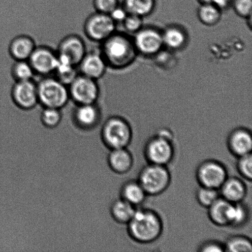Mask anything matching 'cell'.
I'll return each instance as SVG.
<instances>
[{
  "label": "cell",
  "instance_id": "d590c367",
  "mask_svg": "<svg viewBox=\"0 0 252 252\" xmlns=\"http://www.w3.org/2000/svg\"><path fill=\"white\" fill-rule=\"evenodd\" d=\"M127 12H126L123 6H118L113 10L109 14L112 19L116 22V24L122 23L125 21L126 17L127 16Z\"/></svg>",
  "mask_w": 252,
  "mask_h": 252
},
{
  "label": "cell",
  "instance_id": "7c38bea8",
  "mask_svg": "<svg viewBox=\"0 0 252 252\" xmlns=\"http://www.w3.org/2000/svg\"><path fill=\"white\" fill-rule=\"evenodd\" d=\"M71 120L73 124L84 130L100 129L102 125V114L97 103L76 105Z\"/></svg>",
  "mask_w": 252,
  "mask_h": 252
},
{
  "label": "cell",
  "instance_id": "d6986e66",
  "mask_svg": "<svg viewBox=\"0 0 252 252\" xmlns=\"http://www.w3.org/2000/svg\"><path fill=\"white\" fill-rule=\"evenodd\" d=\"M108 164L116 174L124 175L132 169L133 158L127 148L111 150L108 155Z\"/></svg>",
  "mask_w": 252,
  "mask_h": 252
},
{
  "label": "cell",
  "instance_id": "277c9868",
  "mask_svg": "<svg viewBox=\"0 0 252 252\" xmlns=\"http://www.w3.org/2000/svg\"><path fill=\"white\" fill-rule=\"evenodd\" d=\"M36 84L39 103L43 108L62 110L70 100L68 86L56 77L44 76Z\"/></svg>",
  "mask_w": 252,
  "mask_h": 252
},
{
  "label": "cell",
  "instance_id": "3957f363",
  "mask_svg": "<svg viewBox=\"0 0 252 252\" xmlns=\"http://www.w3.org/2000/svg\"><path fill=\"white\" fill-rule=\"evenodd\" d=\"M101 135L103 143L110 150L126 148L132 141V130L124 118L112 116L103 122Z\"/></svg>",
  "mask_w": 252,
  "mask_h": 252
},
{
  "label": "cell",
  "instance_id": "1f68e13d",
  "mask_svg": "<svg viewBox=\"0 0 252 252\" xmlns=\"http://www.w3.org/2000/svg\"><path fill=\"white\" fill-rule=\"evenodd\" d=\"M122 24L128 33L135 34L143 27V17L128 14Z\"/></svg>",
  "mask_w": 252,
  "mask_h": 252
},
{
  "label": "cell",
  "instance_id": "83f0119b",
  "mask_svg": "<svg viewBox=\"0 0 252 252\" xmlns=\"http://www.w3.org/2000/svg\"><path fill=\"white\" fill-rule=\"evenodd\" d=\"M225 252H252L251 239L243 236H234L229 238L224 244Z\"/></svg>",
  "mask_w": 252,
  "mask_h": 252
},
{
  "label": "cell",
  "instance_id": "484cf974",
  "mask_svg": "<svg viewBox=\"0 0 252 252\" xmlns=\"http://www.w3.org/2000/svg\"><path fill=\"white\" fill-rule=\"evenodd\" d=\"M11 76L15 81L33 80L35 73L28 61H16L12 65Z\"/></svg>",
  "mask_w": 252,
  "mask_h": 252
},
{
  "label": "cell",
  "instance_id": "9a60e30c",
  "mask_svg": "<svg viewBox=\"0 0 252 252\" xmlns=\"http://www.w3.org/2000/svg\"><path fill=\"white\" fill-rule=\"evenodd\" d=\"M78 67L81 75L97 81L104 76L108 65L100 51H91L86 53Z\"/></svg>",
  "mask_w": 252,
  "mask_h": 252
},
{
  "label": "cell",
  "instance_id": "603a6c76",
  "mask_svg": "<svg viewBox=\"0 0 252 252\" xmlns=\"http://www.w3.org/2000/svg\"><path fill=\"white\" fill-rule=\"evenodd\" d=\"M136 209V207L119 197L113 202L110 213L118 224H127L132 219Z\"/></svg>",
  "mask_w": 252,
  "mask_h": 252
},
{
  "label": "cell",
  "instance_id": "5b68a950",
  "mask_svg": "<svg viewBox=\"0 0 252 252\" xmlns=\"http://www.w3.org/2000/svg\"><path fill=\"white\" fill-rule=\"evenodd\" d=\"M137 181L148 196H158L169 187L171 175L167 166L148 163L141 170Z\"/></svg>",
  "mask_w": 252,
  "mask_h": 252
},
{
  "label": "cell",
  "instance_id": "836d02e7",
  "mask_svg": "<svg viewBox=\"0 0 252 252\" xmlns=\"http://www.w3.org/2000/svg\"><path fill=\"white\" fill-rule=\"evenodd\" d=\"M95 11L101 13L110 14L120 5L119 0H93Z\"/></svg>",
  "mask_w": 252,
  "mask_h": 252
},
{
  "label": "cell",
  "instance_id": "30bf717a",
  "mask_svg": "<svg viewBox=\"0 0 252 252\" xmlns=\"http://www.w3.org/2000/svg\"><path fill=\"white\" fill-rule=\"evenodd\" d=\"M132 39L137 53L144 56L154 57L164 47L162 32L155 27H143Z\"/></svg>",
  "mask_w": 252,
  "mask_h": 252
},
{
  "label": "cell",
  "instance_id": "9c48e42d",
  "mask_svg": "<svg viewBox=\"0 0 252 252\" xmlns=\"http://www.w3.org/2000/svg\"><path fill=\"white\" fill-rule=\"evenodd\" d=\"M228 177L226 168L217 160H206L196 170V179L200 186L210 189L219 190Z\"/></svg>",
  "mask_w": 252,
  "mask_h": 252
},
{
  "label": "cell",
  "instance_id": "ba28073f",
  "mask_svg": "<svg viewBox=\"0 0 252 252\" xmlns=\"http://www.w3.org/2000/svg\"><path fill=\"white\" fill-rule=\"evenodd\" d=\"M144 154L150 164L167 166L174 157L172 140L155 134L146 143Z\"/></svg>",
  "mask_w": 252,
  "mask_h": 252
},
{
  "label": "cell",
  "instance_id": "52a82bcc",
  "mask_svg": "<svg viewBox=\"0 0 252 252\" xmlns=\"http://www.w3.org/2000/svg\"><path fill=\"white\" fill-rule=\"evenodd\" d=\"M117 27L109 14L95 11L86 19L84 32L91 40L101 43L117 32Z\"/></svg>",
  "mask_w": 252,
  "mask_h": 252
},
{
  "label": "cell",
  "instance_id": "4dcf8cb0",
  "mask_svg": "<svg viewBox=\"0 0 252 252\" xmlns=\"http://www.w3.org/2000/svg\"><path fill=\"white\" fill-rule=\"evenodd\" d=\"M237 169L244 179L251 181L252 178V153L238 158V160L237 162Z\"/></svg>",
  "mask_w": 252,
  "mask_h": 252
},
{
  "label": "cell",
  "instance_id": "e0dca14e",
  "mask_svg": "<svg viewBox=\"0 0 252 252\" xmlns=\"http://www.w3.org/2000/svg\"><path fill=\"white\" fill-rule=\"evenodd\" d=\"M219 190L222 198L233 204L243 202L248 192L246 184L236 177L227 178Z\"/></svg>",
  "mask_w": 252,
  "mask_h": 252
},
{
  "label": "cell",
  "instance_id": "44dd1931",
  "mask_svg": "<svg viewBox=\"0 0 252 252\" xmlns=\"http://www.w3.org/2000/svg\"><path fill=\"white\" fill-rule=\"evenodd\" d=\"M232 204L220 197L207 208L208 216L212 223L219 226H229Z\"/></svg>",
  "mask_w": 252,
  "mask_h": 252
},
{
  "label": "cell",
  "instance_id": "d4e9b609",
  "mask_svg": "<svg viewBox=\"0 0 252 252\" xmlns=\"http://www.w3.org/2000/svg\"><path fill=\"white\" fill-rule=\"evenodd\" d=\"M197 17L205 26H214L221 20V10L213 4H201L197 10Z\"/></svg>",
  "mask_w": 252,
  "mask_h": 252
},
{
  "label": "cell",
  "instance_id": "7a4b0ae2",
  "mask_svg": "<svg viewBox=\"0 0 252 252\" xmlns=\"http://www.w3.org/2000/svg\"><path fill=\"white\" fill-rule=\"evenodd\" d=\"M131 238L140 244L154 243L161 236L163 223L157 212L150 209H136L134 215L127 224Z\"/></svg>",
  "mask_w": 252,
  "mask_h": 252
},
{
  "label": "cell",
  "instance_id": "5bb4252c",
  "mask_svg": "<svg viewBox=\"0 0 252 252\" xmlns=\"http://www.w3.org/2000/svg\"><path fill=\"white\" fill-rule=\"evenodd\" d=\"M87 53L85 42L80 36L69 34L62 39L57 53L67 58L78 67L80 62Z\"/></svg>",
  "mask_w": 252,
  "mask_h": 252
},
{
  "label": "cell",
  "instance_id": "6da1fadb",
  "mask_svg": "<svg viewBox=\"0 0 252 252\" xmlns=\"http://www.w3.org/2000/svg\"><path fill=\"white\" fill-rule=\"evenodd\" d=\"M100 52L108 67L115 70L130 66L138 54L133 39L127 34L117 32L101 43Z\"/></svg>",
  "mask_w": 252,
  "mask_h": 252
},
{
  "label": "cell",
  "instance_id": "d6a6232c",
  "mask_svg": "<svg viewBox=\"0 0 252 252\" xmlns=\"http://www.w3.org/2000/svg\"><path fill=\"white\" fill-rule=\"evenodd\" d=\"M233 9L239 16L248 19L252 17V0H233Z\"/></svg>",
  "mask_w": 252,
  "mask_h": 252
},
{
  "label": "cell",
  "instance_id": "74e56055",
  "mask_svg": "<svg viewBox=\"0 0 252 252\" xmlns=\"http://www.w3.org/2000/svg\"><path fill=\"white\" fill-rule=\"evenodd\" d=\"M157 134L170 140H172L173 138H174L172 132L169 129H168V128H162V129H159L158 131Z\"/></svg>",
  "mask_w": 252,
  "mask_h": 252
},
{
  "label": "cell",
  "instance_id": "4fadbf2b",
  "mask_svg": "<svg viewBox=\"0 0 252 252\" xmlns=\"http://www.w3.org/2000/svg\"><path fill=\"white\" fill-rule=\"evenodd\" d=\"M34 73L48 76L55 72L58 63V53L47 46H36L28 60Z\"/></svg>",
  "mask_w": 252,
  "mask_h": 252
},
{
  "label": "cell",
  "instance_id": "2e32d148",
  "mask_svg": "<svg viewBox=\"0 0 252 252\" xmlns=\"http://www.w3.org/2000/svg\"><path fill=\"white\" fill-rule=\"evenodd\" d=\"M227 144L229 150L237 158L251 154L252 137L251 131L244 127L236 128L229 135Z\"/></svg>",
  "mask_w": 252,
  "mask_h": 252
},
{
  "label": "cell",
  "instance_id": "f1b7e54d",
  "mask_svg": "<svg viewBox=\"0 0 252 252\" xmlns=\"http://www.w3.org/2000/svg\"><path fill=\"white\" fill-rule=\"evenodd\" d=\"M248 208L243 202L232 204L229 226L239 227L247 223L249 219Z\"/></svg>",
  "mask_w": 252,
  "mask_h": 252
},
{
  "label": "cell",
  "instance_id": "8992f818",
  "mask_svg": "<svg viewBox=\"0 0 252 252\" xmlns=\"http://www.w3.org/2000/svg\"><path fill=\"white\" fill-rule=\"evenodd\" d=\"M70 100L76 105L95 104L100 95L97 81L79 73L68 86Z\"/></svg>",
  "mask_w": 252,
  "mask_h": 252
},
{
  "label": "cell",
  "instance_id": "8d00e7d4",
  "mask_svg": "<svg viewBox=\"0 0 252 252\" xmlns=\"http://www.w3.org/2000/svg\"><path fill=\"white\" fill-rule=\"evenodd\" d=\"M201 4L211 3L216 5L219 9H226L230 4L228 0H197Z\"/></svg>",
  "mask_w": 252,
  "mask_h": 252
},
{
  "label": "cell",
  "instance_id": "4316f807",
  "mask_svg": "<svg viewBox=\"0 0 252 252\" xmlns=\"http://www.w3.org/2000/svg\"><path fill=\"white\" fill-rule=\"evenodd\" d=\"M63 115L62 110L54 108H43L39 120L41 124L46 127L56 128L63 122Z\"/></svg>",
  "mask_w": 252,
  "mask_h": 252
},
{
  "label": "cell",
  "instance_id": "f546056e",
  "mask_svg": "<svg viewBox=\"0 0 252 252\" xmlns=\"http://www.w3.org/2000/svg\"><path fill=\"white\" fill-rule=\"evenodd\" d=\"M220 197L219 190L210 189V188L201 187L197 189L196 199L198 203L202 207L209 208Z\"/></svg>",
  "mask_w": 252,
  "mask_h": 252
},
{
  "label": "cell",
  "instance_id": "cb8c5ba5",
  "mask_svg": "<svg viewBox=\"0 0 252 252\" xmlns=\"http://www.w3.org/2000/svg\"><path fill=\"white\" fill-rule=\"evenodd\" d=\"M157 5V0H123V7L128 14L142 17L152 13Z\"/></svg>",
  "mask_w": 252,
  "mask_h": 252
},
{
  "label": "cell",
  "instance_id": "7402d4cb",
  "mask_svg": "<svg viewBox=\"0 0 252 252\" xmlns=\"http://www.w3.org/2000/svg\"><path fill=\"white\" fill-rule=\"evenodd\" d=\"M120 196L135 207L144 202L148 195L138 181L130 180L125 183L120 189Z\"/></svg>",
  "mask_w": 252,
  "mask_h": 252
},
{
  "label": "cell",
  "instance_id": "8fae6325",
  "mask_svg": "<svg viewBox=\"0 0 252 252\" xmlns=\"http://www.w3.org/2000/svg\"><path fill=\"white\" fill-rule=\"evenodd\" d=\"M11 95L15 105L24 111L33 110L39 104L37 84L33 80L15 81Z\"/></svg>",
  "mask_w": 252,
  "mask_h": 252
},
{
  "label": "cell",
  "instance_id": "ac0fdd59",
  "mask_svg": "<svg viewBox=\"0 0 252 252\" xmlns=\"http://www.w3.org/2000/svg\"><path fill=\"white\" fill-rule=\"evenodd\" d=\"M36 43L32 37L25 34L14 37L9 44L10 56L16 61H28L36 48Z\"/></svg>",
  "mask_w": 252,
  "mask_h": 252
},
{
  "label": "cell",
  "instance_id": "ffe728a7",
  "mask_svg": "<svg viewBox=\"0 0 252 252\" xmlns=\"http://www.w3.org/2000/svg\"><path fill=\"white\" fill-rule=\"evenodd\" d=\"M161 32L164 46L170 50H180L187 45L189 41L187 32L177 25H170Z\"/></svg>",
  "mask_w": 252,
  "mask_h": 252
},
{
  "label": "cell",
  "instance_id": "e575fe53",
  "mask_svg": "<svg viewBox=\"0 0 252 252\" xmlns=\"http://www.w3.org/2000/svg\"><path fill=\"white\" fill-rule=\"evenodd\" d=\"M199 252H225L224 244L219 243L217 241H211L202 244L199 249Z\"/></svg>",
  "mask_w": 252,
  "mask_h": 252
}]
</instances>
